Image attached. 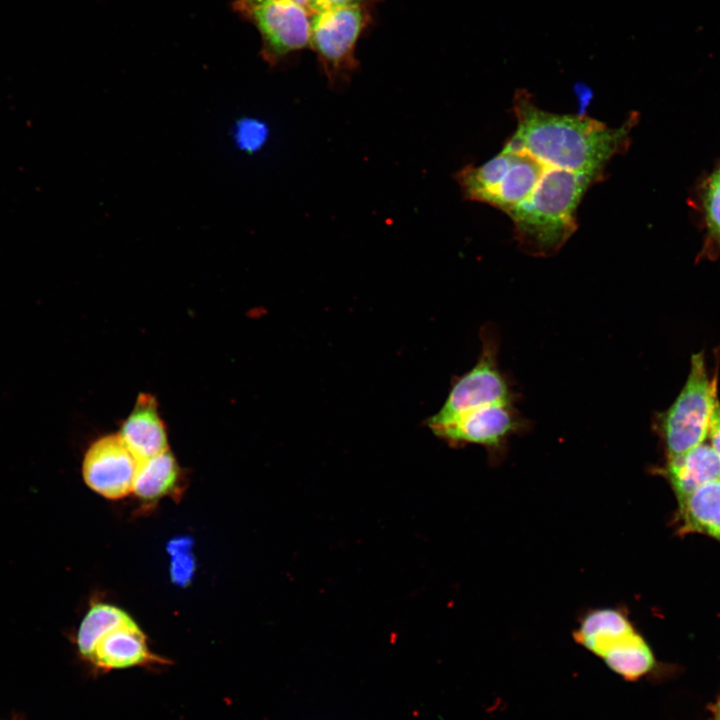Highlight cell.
I'll use <instances>...</instances> for the list:
<instances>
[{
    "instance_id": "obj_1",
    "label": "cell",
    "mask_w": 720,
    "mask_h": 720,
    "mask_svg": "<svg viewBox=\"0 0 720 720\" xmlns=\"http://www.w3.org/2000/svg\"><path fill=\"white\" fill-rule=\"evenodd\" d=\"M517 127L504 148L526 152L549 168H558L603 179L616 155L626 151L637 121L631 113L618 127L573 114L541 109L526 89L513 96Z\"/></svg>"
},
{
    "instance_id": "obj_2",
    "label": "cell",
    "mask_w": 720,
    "mask_h": 720,
    "mask_svg": "<svg viewBox=\"0 0 720 720\" xmlns=\"http://www.w3.org/2000/svg\"><path fill=\"white\" fill-rule=\"evenodd\" d=\"M600 181L548 168L532 194L507 213L518 247L534 257L555 255L577 230L576 210L585 192Z\"/></svg>"
},
{
    "instance_id": "obj_3",
    "label": "cell",
    "mask_w": 720,
    "mask_h": 720,
    "mask_svg": "<svg viewBox=\"0 0 720 720\" xmlns=\"http://www.w3.org/2000/svg\"><path fill=\"white\" fill-rule=\"evenodd\" d=\"M573 638L624 680H639L655 668L651 648L620 609L590 610L580 620Z\"/></svg>"
},
{
    "instance_id": "obj_4",
    "label": "cell",
    "mask_w": 720,
    "mask_h": 720,
    "mask_svg": "<svg viewBox=\"0 0 720 720\" xmlns=\"http://www.w3.org/2000/svg\"><path fill=\"white\" fill-rule=\"evenodd\" d=\"M547 168L526 152L503 148L480 166L463 167L455 179L465 199L507 214L532 194Z\"/></svg>"
},
{
    "instance_id": "obj_5",
    "label": "cell",
    "mask_w": 720,
    "mask_h": 720,
    "mask_svg": "<svg viewBox=\"0 0 720 720\" xmlns=\"http://www.w3.org/2000/svg\"><path fill=\"white\" fill-rule=\"evenodd\" d=\"M717 398L716 381L708 378L703 354H693L684 387L658 423L667 459L704 443Z\"/></svg>"
},
{
    "instance_id": "obj_6",
    "label": "cell",
    "mask_w": 720,
    "mask_h": 720,
    "mask_svg": "<svg viewBox=\"0 0 720 720\" xmlns=\"http://www.w3.org/2000/svg\"><path fill=\"white\" fill-rule=\"evenodd\" d=\"M372 5H355L311 14L309 46L331 87L349 81L358 69L355 49L371 22Z\"/></svg>"
},
{
    "instance_id": "obj_7",
    "label": "cell",
    "mask_w": 720,
    "mask_h": 720,
    "mask_svg": "<svg viewBox=\"0 0 720 720\" xmlns=\"http://www.w3.org/2000/svg\"><path fill=\"white\" fill-rule=\"evenodd\" d=\"M481 342L476 364L457 378L443 406L429 418L430 429L486 405L513 402L512 390L499 367V342L492 328L482 329Z\"/></svg>"
},
{
    "instance_id": "obj_8",
    "label": "cell",
    "mask_w": 720,
    "mask_h": 720,
    "mask_svg": "<svg viewBox=\"0 0 720 720\" xmlns=\"http://www.w3.org/2000/svg\"><path fill=\"white\" fill-rule=\"evenodd\" d=\"M233 6L260 33L261 55L269 65L309 46L311 13L307 7L290 0H234Z\"/></svg>"
},
{
    "instance_id": "obj_9",
    "label": "cell",
    "mask_w": 720,
    "mask_h": 720,
    "mask_svg": "<svg viewBox=\"0 0 720 720\" xmlns=\"http://www.w3.org/2000/svg\"><path fill=\"white\" fill-rule=\"evenodd\" d=\"M524 425L513 402H501L468 411L431 430L454 445L477 444L489 451H500Z\"/></svg>"
},
{
    "instance_id": "obj_10",
    "label": "cell",
    "mask_w": 720,
    "mask_h": 720,
    "mask_svg": "<svg viewBox=\"0 0 720 720\" xmlns=\"http://www.w3.org/2000/svg\"><path fill=\"white\" fill-rule=\"evenodd\" d=\"M139 460L119 434L94 441L87 449L82 476L86 485L108 499H120L131 493Z\"/></svg>"
},
{
    "instance_id": "obj_11",
    "label": "cell",
    "mask_w": 720,
    "mask_h": 720,
    "mask_svg": "<svg viewBox=\"0 0 720 720\" xmlns=\"http://www.w3.org/2000/svg\"><path fill=\"white\" fill-rule=\"evenodd\" d=\"M86 661L102 672L167 662L149 649L144 632L133 618L103 634Z\"/></svg>"
},
{
    "instance_id": "obj_12",
    "label": "cell",
    "mask_w": 720,
    "mask_h": 720,
    "mask_svg": "<svg viewBox=\"0 0 720 720\" xmlns=\"http://www.w3.org/2000/svg\"><path fill=\"white\" fill-rule=\"evenodd\" d=\"M119 435L139 462L168 450L166 429L152 395L139 394Z\"/></svg>"
},
{
    "instance_id": "obj_13",
    "label": "cell",
    "mask_w": 720,
    "mask_h": 720,
    "mask_svg": "<svg viewBox=\"0 0 720 720\" xmlns=\"http://www.w3.org/2000/svg\"><path fill=\"white\" fill-rule=\"evenodd\" d=\"M663 472L679 504L702 485L720 479V458L712 445L704 442L667 459Z\"/></svg>"
},
{
    "instance_id": "obj_14",
    "label": "cell",
    "mask_w": 720,
    "mask_h": 720,
    "mask_svg": "<svg viewBox=\"0 0 720 720\" xmlns=\"http://www.w3.org/2000/svg\"><path fill=\"white\" fill-rule=\"evenodd\" d=\"M678 506L680 533H701L720 542V479L702 485Z\"/></svg>"
},
{
    "instance_id": "obj_15",
    "label": "cell",
    "mask_w": 720,
    "mask_h": 720,
    "mask_svg": "<svg viewBox=\"0 0 720 720\" xmlns=\"http://www.w3.org/2000/svg\"><path fill=\"white\" fill-rule=\"evenodd\" d=\"M178 477V464L167 450L139 463L132 492L143 500L159 499L175 487Z\"/></svg>"
},
{
    "instance_id": "obj_16",
    "label": "cell",
    "mask_w": 720,
    "mask_h": 720,
    "mask_svg": "<svg viewBox=\"0 0 720 720\" xmlns=\"http://www.w3.org/2000/svg\"><path fill=\"white\" fill-rule=\"evenodd\" d=\"M132 617L121 608L96 603L82 619L76 637L79 654L87 659L97 640L110 629L130 620Z\"/></svg>"
},
{
    "instance_id": "obj_17",
    "label": "cell",
    "mask_w": 720,
    "mask_h": 720,
    "mask_svg": "<svg viewBox=\"0 0 720 720\" xmlns=\"http://www.w3.org/2000/svg\"><path fill=\"white\" fill-rule=\"evenodd\" d=\"M167 548L171 555L170 575L173 582L178 585L188 584L195 570L191 539L175 538L169 542Z\"/></svg>"
},
{
    "instance_id": "obj_18",
    "label": "cell",
    "mask_w": 720,
    "mask_h": 720,
    "mask_svg": "<svg viewBox=\"0 0 720 720\" xmlns=\"http://www.w3.org/2000/svg\"><path fill=\"white\" fill-rule=\"evenodd\" d=\"M703 207L708 232L720 243V162L705 184Z\"/></svg>"
},
{
    "instance_id": "obj_19",
    "label": "cell",
    "mask_w": 720,
    "mask_h": 720,
    "mask_svg": "<svg viewBox=\"0 0 720 720\" xmlns=\"http://www.w3.org/2000/svg\"><path fill=\"white\" fill-rule=\"evenodd\" d=\"M267 136V129L263 123L255 120H246L239 124L236 138L238 144L246 150L258 149Z\"/></svg>"
},
{
    "instance_id": "obj_20",
    "label": "cell",
    "mask_w": 720,
    "mask_h": 720,
    "mask_svg": "<svg viewBox=\"0 0 720 720\" xmlns=\"http://www.w3.org/2000/svg\"><path fill=\"white\" fill-rule=\"evenodd\" d=\"M376 0H308L307 8L311 14L324 12L336 8L355 6V5H372Z\"/></svg>"
},
{
    "instance_id": "obj_21",
    "label": "cell",
    "mask_w": 720,
    "mask_h": 720,
    "mask_svg": "<svg viewBox=\"0 0 720 720\" xmlns=\"http://www.w3.org/2000/svg\"><path fill=\"white\" fill-rule=\"evenodd\" d=\"M708 437L720 458V402L717 398L711 415Z\"/></svg>"
},
{
    "instance_id": "obj_22",
    "label": "cell",
    "mask_w": 720,
    "mask_h": 720,
    "mask_svg": "<svg viewBox=\"0 0 720 720\" xmlns=\"http://www.w3.org/2000/svg\"><path fill=\"white\" fill-rule=\"evenodd\" d=\"M290 1H293V2H295V3H297V4H299V5H302V6L307 7V2H308V0H290Z\"/></svg>"
},
{
    "instance_id": "obj_23",
    "label": "cell",
    "mask_w": 720,
    "mask_h": 720,
    "mask_svg": "<svg viewBox=\"0 0 720 720\" xmlns=\"http://www.w3.org/2000/svg\"><path fill=\"white\" fill-rule=\"evenodd\" d=\"M716 720H720V702H719V705H718V710H717V714H716Z\"/></svg>"
}]
</instances>
